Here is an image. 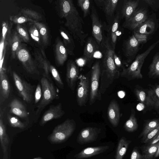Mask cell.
Segmentation results:
<instances>
[{"label": "cell", "instance_id": "1", "mask_svg": "<svg viewBox=\"0 0 159 159\" xmlns=\"http://www.w3.org/2000/svg\"><path fill=\"white\" fill-rule=\"evenodd\" d=\"M57 9L60 17L64 18L65 25L74 39L81 46H83L88 36L83 30L84 20L80 16L71 0L59 1Z\"/></svg>", "mask_w": 159, "mask_h": 159}, {"label": "cell", "instance_id": "2", "mask_svg": "<svg viewBox=\"0 0 159 159\" xmlns=\"http://www.w3.org/2000/svg\"><path fill=\"white\" fill-rule=\"evenodd\" d=\"M102 54L101 75L100 88H102L106 81L110 84L115 79H118L120 72L117 69L114 60L115 50L108 36L103 34V39L99 45Z\"/></svg>", "mask_w": 159, "mask_h": 159}, {"label": "cell", "instance_id": "3", "mask_svg": "<svg viewBox=\"0 0 159 159\" xmlns=\"http://www.w3.org/2000/svg\"><path fill=\"white\" fill-rule=\"evenodd\" d=\"M159 43V40L151 44L145 51L137 55L129 66L127 68H123L120 72V76L126 78L129 80L142 79L143 75L141 71L145 59Z\"/></svg>", "mask_w": 159, "mask_h": 159}, {"label": "cell", "instance_id": "4", "mask_svg": "<svg viewBox=\"0 0 159 159\" xmlns=\"http://www.w3.org/2000/svg\"><path fill=\"white\" fill-rule=\"evenodd\" d=\"M148 36L133 33L124 42L123 51L126 62L130 63L135 59L142 45L146 43Z\"/></svg>", "mask_w": 159, "mask_h": 159}, {"label": "cell", "instance_id": "5", "mask_svg": "<svg viewBox=\"0 0 159 159\" xmlns=\"http://www.w3.org/2000/svg\"><path fill=\"white\" fill-rule=\"evenodd\" d=\"M76 127V123L74 120L68 118L55 127L49 137V140L54 143L66 141L74 133Z\"/></svg>", "mask_w": 159, "mask_h": 159}, {"label": "cell", "instance_id": "6", "mask_svg": "<svg viewBox=\"0 0 159 159\" xmlns=\"http://www.w3.org/2000/svg\"><path fill=\"white\" fill-rule=\"evenodd\" d=\"M42 86V99L37 107L36 113L43 110L54 99H57L59 96L53 84L47 78L43 76L40 81Z\"/></svg>", "mask_w": 159, "mask_h": 159}, {"label": "cell", "instance_id": "7", "mask_svg": "<svg viewBox=\"0 0 159 159\" xmlns=\"http://www.w3.org/2000/svg\"><path fill=\"white\" fill-rule=\"evenodd\" d=\"M101 67L99 61H96L91 70V82L89 103L91 105L97 100H101V93L99 89V80L101 73Z\"/></svg>", "mask_w": 159, "mask_h": 159}, {"label": "cell", "instance_id": "8", "mask_svg": "<svg viewBox=\"0 0 159 159\" xmlns=\"http://www.w3.org/2000/svg\"><path fill=\"white\" fill-rule=\"evenodd\" d=\"M13 77L16 86L20 96L27 102H30L33 99V88L30 84L22 79L15 72Z\"/></svg>", "mask_w": 159, "mask_h": 159}, {"label": "cell", "instance_id": "9", "mask_svg": "<svg viewBox=\"0 0 159 159\" xmlns=\"http://www.w3.org/2000/svg\"><path fill=\"white\" fill-rule=\"evenodd\" d=\"M16 56L27 72L33 74H38L39 72L35 61L33 60L26 49L20 45L16 52Z\"/></svg>", "mask_w": 159, "mask_h": 159}, {"label": "cell", "instance_id": "10", "mask_svg": "<svg viewBox=\"0 0 159 159\" xmlns=\"http://www.w3.org/2000/svg\"><path fill=\"white\" fill-rule=\"evenodd\" d=\"M79 84L77 89L76 99L80 107L85 106L88 98L89 80L88 76L80 75L78 78Z\"/></svg>", "mask_w": 159, "mask_h": 159}, {"label": "cell", "instance_id": "11", "mask_svg": "<svg viewBox=\"0 0 159 159\" xmlns=\"http://www.w3.org/2000/svg\"><path fill=\"white\" fill-rule=\"evenodd\" d=\"M148 18V12L146 10L143 8L136 9L129 18L125 21L122 26L133 31Z\"/></svg>", "mask_w": 159, "mask_h": 159}, {"label": "cell", "instance_id": "12", "mask_svg": "<svg viewBox=\"0 0 159 159\" xmlns=\"http://www.w3.org/2000/svg\"><path fill=\"white\" fill-rule=\"evenodd\" d=\"M119 0H94L96 5L103 10L109 25L112 23L115 15V12Z\"/></svg>", "mask_w": 159, "mask_h": 159}, {"label": "cell", "instance_id": "13", "mask_svg": "<svg viewBox=\"0 0 159 159\" xmlns=\"http://www.w3.org/2000/svg\"><path fill=\"white\" fill-rule=\"evenodd\" d=\"M99 49V45L92 37L87 39L84 49L82 58L85 64L89 67L93 63L94 55Z\"/></svg>", "mask_w": 159, "mask_h": 159}, {"label": "cell", "instance_id": "14", "mask_svg": "<svg viewBox=\"0 0 159 159\" xmlns=\"http://www.w3.org/2000/svg\"><path fill=\"white\" fill-rule=\"evenodd\" d=\"M91 11L90 17L92 24V33L94 39L99 45L103 39L102 25L95 7L93 4L91 5Z\"/></svg>", "mask_w": 159, "mask_h": 159}, {"label": "cell", "instance_id": "15", "mask_svg": "<svg viewBox=\"0 0 159 159\" xmlns=\"http://www.w3.org/2000/svg\"><path fill=\"white\" fill-rule=\"evenodd\" d=\"M66 69V81L68 87L73 91L79 76V69L74 61L70 60L67 63Z\"/></svg>", "mask_w": 159, "mask_h": 159}, {"label": "cell", "instance_id": "16", "mask_svg": "<svg viewBox=\"0 0 159 159\" xmlns=\"http://www.w3.org/2000/svg\"><path fill=\"white\" fill-rule=\"evenodd\" d=\"M100 132V129L96 127H88L82 129L77 138V142L81 144L95 141Z\"/></svg>", "mask_w": 159, "mask_h": 159}, {"label": "cell", "instance_id": "17", "mask_svg": "<svg viewBox=\"0 0 159 159\" xmlns=\"http://www.w3.org/2000/svg\"><path fill=\"white\" fill-rule=\"evenodd\" d=\"M65 112L62 109L61 103L51 106L43 114L39 122V125L43 126L48 121L61 117Z\"/></svg>", "mask_w": 159, "mask_h": 159}, {"label": "cell", "instance_id": "18", "mask_svg": "<svg viewBox=\"0 0 159 159\" xmlns=\"http://www.w3.org/2000/svg\"><path fill=\"white\" fill-rule=\"evenodd\" d=\"M55 63L57 66L63 65L67 58L68 52L63 42L57 37L54 47Z\"/></svg>", "mask_w": 159, "mask_h": 159}, {"label": "cell", "instance_id": "19", "mask_svg": "<svg viewBox=\"0 0 159 159\" xmlns=\"http://www.w3.org/2000/svg\"><path fill=\"white\" fill-rule=\"evenodd\" d=\"M157 20L154 18L148 17L133 30V33L148 36L157 29Z\"/></svg>", "mask_w": 159, "mask_h": 159}, {"label": "cell", "instance_id": "20", "mask_svg": "<svg viewBox=\"0 0 159 159\" xmlns=\"http://www.w3.org/2000/svg\"><path fill=\"white\" fill-rule=\"evenodd\" d=\"M120 22V16L119 13L115 15L114 20L112 24L108 25L107 27L104 24V27L106 29L107 31V35L108 36L113 48L115 49L116 43L117 34V32L119 27Z\"/></svg>", "mask_w": 159, "mask_h": 159}, {"label": "cell", "instance_id": "21", "mask_svg": "<svg viewBox=\"0 0 159 159\" xmlns=\"http://www.w3.org/2000/svg\"><path fill=\"white\" fill-rule=\"evenodd\" d=\"M0 103L1 104L9 96L11 88L7 76L3 69H0Z\"/></svg>", "mask_w": 159, "mask_h": 159}, {"label": "cell", "instance_id": "22", "mask_svg": "<svg viewBox=\"0 0 159 159\" xmlns=\"http://www.w3.org/2000/svg\"><path fill=\"white\" fill-rule=\"evenodd\" d=\"M107 116L109 121L115 127H117L119 123L120 111L119 105L115 100L110 102L107 109Z\"/></svg>", "mask_w": 159, "mask_h": 159}, {"label": "cell", "instance_id": "23", "mask_svg": "<svg viewBox=\"0 0 159 159\" xmlns=\"http://www.w3.org/2000/svg\"><path fill=\"white\" fill-rule=\"evenodd\" d=\"M3 112L0 110V139L1 145L3 152V156L2 159H7V150L9 143V137L6 132V127L3 120Z\"/></svg>", "mask_w": 159, "mask_h": 159}, {"label": "cell", "instance_id": "24", "mask_svg": "<svg viewBox=\"0 0 159 159\" xmlns=\"http://www.w3.org/2000/svg\"><path fill=\"white\" fill-rule=\"evenodd\" d=\"M42 53H40L38 51L34 52L35 57V61L37 66L43 69L44 71V76L49 81L51 80L50 77V64L46 58L44 52L41 49Z\"/></svg>", "mask_w": 159, "mask_h": 159}, {"label": "cell", "instance_id": "25", "mask_svg": "<svg viewBox=\"0 0 159 159\" xmlns=\"http://www.w3.org/2000/svg\"><path fill=\"white\" fill-rule=\"evenodd\" d=\"M59 31L68 54L71 56H74L75 45L73 37L68 31L63 27H61Z\"/></svg>", "mask_w": 159, "mask_h": 159}, {"label": "cell", "instance_id": "26", "mask_svg": "<svg viewBox=\"0 0 159 159\" xmlns=\"http://www.w3.org/2000/svg\"><path fill=\"white\" fill-rule=\"evenodd\" d=\"M109 148V146H108L88 147L75 155V157L77 159L89 158L103 152Z\"/></svg>", "mask_w": 159, "mask_h": 159}, {"label": "cell", "instance_id": "27", "mask_svg": "<svg viewBox=\"0 0 159 159\" xmlns=\"http://www.w3.org/2000/svg\"><path fill=\"white\" fill-rule=\"evenodd\" d=\"M11 113L14 114L22 119L27 117L28 113L26 107L18 99H14L10 102L9 105Z\"/></svg>", "mask_w": 159, "mask_h": 159}, {"label": "cell", "instance_id": "28", "mask_svg": "<svg viewBox=\"0 0 159 159\" xmlns=\"http://www.w3.org/2000/svg\"><path fill=\"white\" fill-rule=\"evenodd\" d=\"M139 2V0L124 1L121 13L125 20H128L136 10Z\"/></svg>", "mask_w": 159, "mask_h": 159}, {"label": "cell", "instance_id": "29", "mask_svg": "<svg viewBox=\"0 0 159 159\" xmlns=\"http://www.w3.org/2000/svg\"><path fill=\"white\" fill-rule=\"evenodd\" d=\"M33 22L39 30L43 47H47L50 42V34L47 27L44 24L38 21L34 20Z\"/></svg>", "mask_w": 159, "mask_h": 159}, {"label": "cell", "instance_id": "30", "mask_svg": "<svg viewBox=\"0 0 159 159\" xmlns=\"http://www.w3.org/2000/svg\"><path fill=\"white\" fill-rule=\"evenodd\" d=\"M131 141L127 140L124 137H122L119 140L115 155V159H123Z\"/></svg>", "mask_w": 159, "mask_h": 159}, {"label": "cell", "instance_id": "31", "mask_svg": "<svg viewBox=\"0 0 159 159\" xmlns=\"http://www.w3.org/2000/svg\"><path fill=\"white\" fill-rule=\"evenodd\" d=\"M148 74L152 77H159V51L153 57L149 67Z\"/></svg>", "mask_w": 159, "mask_h": 159}, {"label": "cell", "instance_id": "32", "mask_svg": "<svg viewBox=\"0 0 159 159\" xmlns=\"http://www.w3.org/2000/svg\"><path fill=\"white\" fill-rule=\"evenodd\" d=\"M138 127L137 120L135 117V111L133 109H132L129 119L125 124L124 128L126 131L132 132L136 130Z\"/></svg>", "mask_w": 159, "mask_h": 159}, {"label": "cell", "instance_id": "33", "mask_svg": "<svg viewBox=\"0 0 159 159\" xmlns=\"http://www.w3.org/2000/svg\"><path fill=\"white\" fill-rule=\"evenodd\" d=\"M30 22L29 25L28 31L31 38L39 45L43 47L38 29L33 21Z\"/></svg>", "mask_w": 159, "mask_h": 159}, {"label": "cell", "instance_id": "34", "mask_svg": "<svg viewBox=\"0 0 159 159\" xmlns=\"http://www.w3.org/2000/svg\"><path fill=\"white\" fill-rule=\"evenodd\" d=\"M21 38L16 32H15L10 39V45L11 47L12 57L14 58L16 56V52L20 46Z\"/></svg>", "mask_w": 159, "mask_h": 159}, {"label": "cell", "instance_id": "35", "mask_svg": "<svg viewBox=\"0 0 159 159\" xmlns=\"http://www.w3.org/2000/svg\"><path fill=\"white\" fill-rule=\"evenodd\" d=\"M137 97L140 102L147 106H154V102L151 98L144 91L136 89L135 91Z\"/></svg>", "mask_w": 159, "mask_h": 159}, {"label": "cell", "instance_id": "36", "mask_svg": "<svg viewBox=\"0 0 159 159\" xmlns=\"http://www.w3.org/2000/svg\"><path fill=\"white\" fill-rule=\"evenodd\" d=\"M159 145V141L146 147L143 152V159H152L156 153Z\"/></svg>", "mask_w": 159, "mask_h": 159}, {"label": "cell", "instance_id": "37", "mask_svg": "<svg viewBox=\"0 0 159 159\" xmlns=\"http://www.w3.org/2000/svg\"><path fill=\"white\" fill-rule=\"evenodd\" d=\"M159 125V122L157 120H153L148 122L146 124L142 132L139 136V137H143L148 133L157 127Z\"/></svg>", "mask_w": 159, "mask_h": 159}, {"label": "cell", "instance_id": "38", "mask_svg": "<svg viewBox=\"0 0 159 159\" xmlns=\"http://www.w3.org/2000/svg\"><path fill=\"white\" fill-rule=\"evenodd\" d=\"M91 1L90 0H78L77 4L83 12L84 18L86 17L89 14Z\"/></svg>", "mask_w": 159, "mask_h": 159}, {"label": "cell", "instance_id": "39", "mask_svg": "<svg viewBox=\"0 0 159 159\" xmlns=\"http://www.w3.org/2000/svg\"><path fill=\"white\" fill-rule=\"evenodd\" d=\"M50 73L55 80L57 86L61 89H64V84L56 69L52 65H50Z\"/></svg>", "mask_w": 159, "mask_h": 159}, {"label": "cell", "instance_id": "40", "mask_svg": "<svg viewBox=\"0 0 159 159\" xmlns=\"http://www.w3.org/2000/svg\"><path fill=\"white\" fill-rule=\"evenodd\" d=\"M148 94L154 102V106L159 108V85L148 91Z\"/></svg>", "mask_w": 159, "mask_h": 159}, {"label": "cell", "instance_id": "41", "mask_svg": "<svg viewBox=\"0 0 159 159\" xmlns=\"http://www.w3.org/2000/svg\"><path fill=\"white\" fill-rule=\"evenodd\" d=\"M8 122L10 125L13 127L21 129L24 128L25 126L16 117L12 116L9 114L7 115Z\"/></svg>", "mask_w": 159, "mask_h": 159}, {"label": "cell", "instance_id": "42", "mask_svg": "<svg viewBox=\"0 0 159 159\" xmlns=\"http://www.w3.org/2000/svg\"><path fill=\"white\" fill-rule=\"evenodd\" d=\"M16 32L23 41L27 43L29 41V34L25 27L18 24L16 27Z\"/></svg>", "mask_w": 159, "mask_h": 159}, {"label": "cell", "instance_id": "43", "mask_svg": "<svg viewBox=\"0 0 159 159\" xmlns=\"http://www.w3.org/2000/svg\"><path fill=\"white\" fill-rule=\"evenodd\" d=\"M21 13L24 16L32 20L37 21L41 18L40 16L37 13L28 9H23L21 11Z\"/></svg>", "mask_w": 159, "mask_h": 159}, {"label": "cell", "instance_id": "44", "mask_svg": "<svg viewBox=\"0 0 159 159\" xmlns=\"http://www.w3.org/2000/svg\"><path fill=\"white\" fill-rule=\"evenodd\" d=\"M159 132V125L143 136L142 139V143L149 142Z\"/></svg>", "mask_w": 159, "mask_h": 159}, {"label": "cell", "instance_id": "45", "mask_svg": "<svg viewBox=\"0 0 159 159\" xmlns=\"http://www.w3.org/2000/svg\"><path fill=\"white\" fill-rule=\"evenodd\" d=\"M10 19L11 20L15 23H17L18 24H22L27 21L31 22L34 21L25 16H11Z\"/></svg>", "mask_w": 159, "mask_h": 159}, {"label": "cell", "instance_id": "46", "mask_svg": "<svg viewBox=\"0 0 159 159\" xmlns=\"http://www.w3.org/2000/svg\"><path fill=\"white\" fill-rule=\"evenodd\" d=\"M42 89L41 85L39 84L37 85L35 93V103H37L40 100L42 96Z\"/></svg>", "mask_w": 159, "mask_h": 159}, {"label": "cell", "instance_id": "47", "mask_svg": "<svg viewBox=\"0 0 159 159\" xmlns=\"http://www.w3.org/2000/svg\"><path fill=\"white\" fill-rule=\"evenodd\" d=\"M130 159H143V156L137 149H134L132 152Z\"/></svg>", "mask_w": 159, "mask_h": 159}, {"label": "cell", "instance_id": "48", "mask_svg": "<svg viewBox=\"0 0 159 159\" xmlns=\"http://www.w3.org/2000/svg\"><path fill=\"white\" fill-rule=\"evenodd\" d=\"M114 57L115 63L118 70H119V69L121 68H122L123 69V68L122 67V65L121 59L118 57L115 53L114 54Z\"/></svg>", "mask_w": 159, "mask_h": 159}, {"label": "cell", "instance_id": "49", "mask_svg": "<svg viewBox=\"0 0 159 159\" xmlns=\"http://www.w3.org/2000/svg\"><path fill=\"white\" fill-rule=\"evenodd\" d=\"M159 141V132L149 142V144H154Z\"/></svg>", "mask_w": 159, "mask_h": 159}, {"label": "cell", "instance_id": "50", "mask_svg": "<svg viewBox=\"0 0 159 159\" xmlns=\"http://www.w3.org/2000/svg\"><path fill=\"white\" fill-rule=\"evenodd\" d=\"M144 1L148 4L152 5L155 3V0H144Z\"/></svg>", "mask_w": 159, "mask_h": 159}, {"label": "cell", "instance_id": "51", "mask_svg": "<svg viewBox=\"0 0 159 159\" xmlns=\"http://www.w3.org/2000/svg\"><path fill=\"white\" fill-rule=\"evenodd\" d=\"M159 156V145L157 151L156 153L155 154L154 157H157Z\"/></svg>", "mask_w": 159, "mask_h": 159}, {"label": "cell", "instance_id": "52", "mask_svg": "<svg viewBox=\"0 0 159 159\" xmlns=\"http://www.w3.org/2000/svg\"><path fill=\"white\" fill-rule=\"evenodd\" d=\"M125 95V94L123 93V92L122 91H120L119 93V96L120 97L122 98Z\"/></svg>", "mask_w": 159, "mask_h": 159}, {"label": "cell", "instance_id": "53", "mask_svg": "<svg viewBox=\"0 0 159 159\" xmlns=\"http://www.w3.org/2000/svg\"><path fill=\"white\" fill-rule=\"evenodd\" d=\"M33 159H43L41 157H37L35 158H34Z\"/></svg>", "mask_w": 159, "mask_h": 159}, {"label": "cell", "instance_id": "54", "mask_svg": "<svg viewBox=\"0 0 159 159\" xmlns=\"http://www.w3.org/2000/svg\"></svg>", "mask_w": 159, "mask_h": 159}]
</instances>
